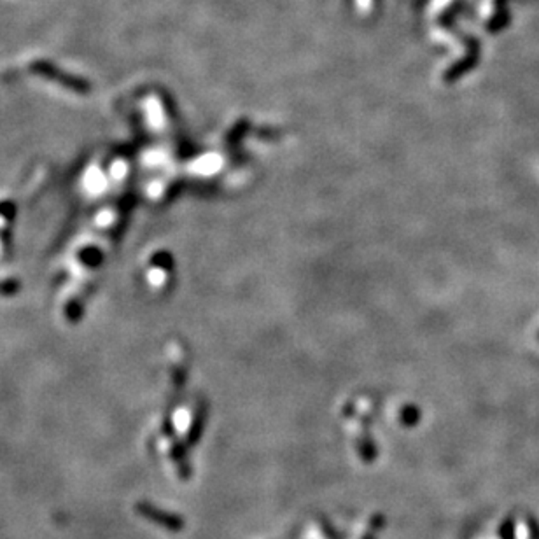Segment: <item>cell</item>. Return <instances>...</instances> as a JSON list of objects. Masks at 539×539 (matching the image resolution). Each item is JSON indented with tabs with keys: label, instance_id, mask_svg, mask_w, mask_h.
I'll return each instance as SVG.
<instances>
[{
	"label": "cell",
	"instance_id": "1",
	"mask_svg": "<svg viewBox=\"0 0 539 539\" xmlns=\"http://www.w3.org/2000/svg\"><path fill=\"white\" fill-rule=\"evenodd\" d=\"M352 6H354L356 13L361 16H368V14L373 13L378 6V0H352Z\"/></svg>",
	"mask_w": 539,
	"mask_h": 539
}]
</instances>
